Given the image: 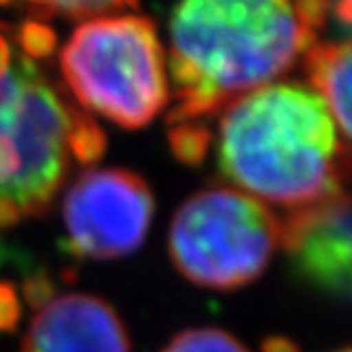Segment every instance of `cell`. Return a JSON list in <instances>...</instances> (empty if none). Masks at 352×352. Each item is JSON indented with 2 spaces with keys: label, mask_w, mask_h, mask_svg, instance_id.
I'll return each mask as SVG.
<instances>
[{
  "label": "cell",
  "mask_w": 352,
  "mask_h": 352,
  "mask_svg": "<svg viewBox=\"0 0 352 352\" xmlns=\"http://www.w3.org/2000/svg\"><path fill=\"white\" fill-rule=\"evenodd\" d=\"M153 212V193L138 174L121 168L85 170L64 197L66 248L89 261L128 257L142 246Z\"/></svg>",
  "instance_id": "8992f818"
},
{
  "label": "cell",
  "mask_w": 352,
  "mask_h": 352,
  "mask_svg": "<svg viewBox=\"0 0 352 352\" xmlns=\"http://www.w3.org/2000/svg\"><path fill=\"white\" fill-rule=\"evenodd\" d=\"M324 3L331 7L333 17L346 28L350 23V0H324Z\"/></svg>",
  "instance_id": "4fadbf2b"
},
{
  "label": "cell",
  "mask_w": 352,
  "mask_h": 352,
  "mask_svg": "<svg viewBox=\"0 0 352 352\" xmlns=\"http://www.w3.org/2000/svg\"><path fill=\"white\" fill-rule=\"evenodd\" d=\"M56 62L74 102L123 130L144 128L170 102L166 49L144 15L125 11L83 19Z\"/></svg>",
  "instance_id": "277c9868"
},
{
  "label": "cell",
  "mask_w": 352,
  "mask_h": 352,
  "mask_svg": "<svg viewBox=\"0 0 352 352\" xmlns=\"http://www.w3.org/2000/svg\"><path fill=\"white\" fill-rule=\"evenodd\" d=\"M280 244L301 280L336 297L350 295V202L342 191L295 208L280 223Z\"/></svg>",
  "instance_id": "52a82bcc"
},
{
  "label": "cell",
  "mask_w": 352,
  "mask_h": 352,
  "mask_svg": "<svg viewBox=\"0 0 352 352\" xmlns=\"http://www.w3.org/2000/svg\"><path fill=\"white\" fill-rule=\"evenodd\" d=\"M56 43L47 23L0 19V230L43 214L107 146L60 77Z\"/></svg>",
  "instance_id": "7a4b0ae2"
},
{
  "label": "cell",
  "mask_w": 352,
  "mask_h": 352,
  "mask_svg": "<svg viewBox=\"0 0 352 352\" xmlns=\"http://www.w3.org/2000/svg\"><path fill=\"white\" fill-rule=\"evenodd\" d=\"M119 314L104 299L85 293L52 295L38 306L21 352H130Z\"/></svg>",
  "instance_id": "ba28073f"
},
{
  "label": "cell",
  "mask_w": 352,
  "mask_h": 352,
  "mask_svg": "<svg viewBox=\"0 0 352 352\" xmlns=\"http://www.w3.org/2000/svg\"><path fill=\"white\" fill-rule=\"evenodd\" d=\"M19 301L11 285H0V331H9L17 324Z\"/></svg>",
  "instance_id": "7c38bea8"
},
{
  "label": "cell",
  "mask_w": 352,
  "mask_h": 352,
  "mask_svg": "<svg viewBox=\"0 0 352 352\" xmlns=\"http://www.w3.org/2000/svg\"><path fill=\"white\" fill-rule=\"evenodd\" d=\"M164 352H248L242 342L223 329H189L176 336Z\"/></svg>",
  "instance_id": "8fae6325"
},
{
  "label": "cell",
  "mask_w": 352,
  "mask_h": 352,
  "mask_svg": "<svg viewBox=\"0 0 352 352\" xmlns=\"http://www.w3.org/2000/svg\"><path fill=\"white\" fill-rule=\"evenodd\" d=\"M214 153L238 191L291 210L342 193L348 176V138L301 83L276 81L223 109Z\"/></svg>",
  "instance_id": "3957f363"
},
{
  "label": "cell",
  "mask_w": 352,
  "mask_h": 352,
  "mask_svg": "<svg viewBox=\"0 0 352 352\" xmlns=\"http://www.w3.org/2000/svg\"><path fill=\"white\" fill-rule=\"evenodd\" d=\"M329 17L324 0H176L166 49L170 138L210 144L204 123L289 72Z\"/></svg>",
  "instance_id": "6da1fadb"
},
{
  "label": "cell",
  "mask_w": 352,
  "mask_h": 352,
  "mask_svg": "<svg viewBox=\"0 0 352 352\" xmlns=\"http://www.w3.org/2000/svg\"><path fill=\"white\" fill-rule=\"evenodd\" d=\"M280 244V221L259 199L212 187L176 210L168 250L174 267L197 287L234 291L255 283Z\"/></svg>",
  "instance_id": "5b68a950"
},
{
  "label": "cell",
  "mask_w": 352,
  "mask_h": 352,
  "mask_svg": "<svg viewBox=\"0 0 352 352\" xmlns=\"http://www.w3.org/2000/svg\"><path fill=\"white\" fill-rule=\"evenodd\" d=\"M338 352H350V350H348V348H344V350H338Z\"/></svg>",
  "instance_id": "5bb4252c"
},
{
  "label": "cell",
  "mask_w": 352,
  "mask_h": 352,
  "mask_svg": "<svg viewBox=\"0 0 352 352\" xmlns=\"http://www.w3.org/2000/svg\"><path fill=\"white\" fill-rule=\"evenodd\" d=\"M306 60L308 87L322 100L331 113L344 138L350 140V43L318 41L314 43Z\"/></svg>",
  "instance_id": "9c48e42d"
},
{
  "label": "cell",
  "mask_w": 352,
  "mask_h": 352,
  "mask_svg": "<svg viewBox=\"0 0 352 352\" xmlns=\"http://www.w3.org/2000/svg\"><path fill=\"white\" fill-rule=\"evenodd\" d=\"M138 0H0L3 9H13L30 21L47 19H89L109 13H125Z\"/></svg>",
  "instance_id": "30bf717a"
}]
</instances>
